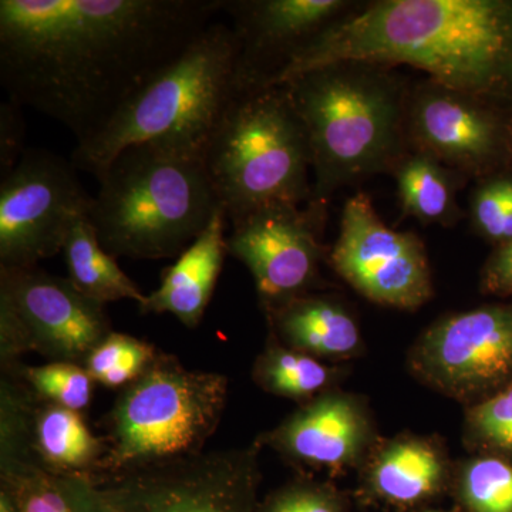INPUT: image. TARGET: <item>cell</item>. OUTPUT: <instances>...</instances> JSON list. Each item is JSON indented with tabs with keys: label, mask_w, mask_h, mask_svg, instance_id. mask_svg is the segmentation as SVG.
<instances>
[{
	"label": "cell",
	"mask_w": 512,
	"mask_h": 512,
	"mask_svg": "<svg viewBox=\"0 0 512 512\" xmlns=\"http://www.w3.org/2000/svg\"><path fill=\"white\" fill-rule=\"evenodd\" d=\"M265 315L278 342L322 362L350 359L363 350L355 315L333 296L308 293Z\"/></svg>",
	"instance_id": "cell-18"
},
{
	"label": "cell",
	"mask_w": 512,
	"mask_h": 512,
	"mask_svg": "<svg viewBox=\"0 0 512 512\" xmlns=\"http://www.w3.org/2000/svg\"><path fill=\"white\" fill-rule=\"evenodd\" d=\"M466 439L481 456L512 464V383L493 396L467 407Z\"/></svg>",
	"instance_id": "cell-30"
},
{
	"label": "cell",
	"mask_w": 512,
	"mask_h": 512,
	"mask_svg": "<svg viewBox=\"0 0 512 512\" xmlns=\"http://www.w3.org/2000/svg\"><path fill=\"white\" fill-rule=\"evenodd\" d=\"M33 450L43 470L92 478L107 453L103 436L93 433L82 413L40 399L33 419Z\"/></svg>",
	"instance_id": "cell-20"
},
{
	"label": "cell",
	"mask_w": 512,
	"mask_h": 512,
	"mask_svg": "<svg viewBox=\"0 0 512 512\" xmlns=\"http://www.w3.org/2000/svg\"><path fill=\"white\" fill-rule=\"evenodd\" d=\"M26 126L22 106L13 100H5L0 106V178L15 170L25 156Z\"/></svg>",
	"instance_id": "cell-32"
},
{
	"label": "cell",
	"mask_w": 512,
	"mask_h": 512,
	"mask_svg": "<svg viewBox=\"0 0 512 512\" xmlns=\"http://www.w3.org/2000/svg\"><path fill=\"white\" fill-rule=\"evenodd\" d=\"M69 281L84 296L106 306L123 301L144 302L147 295L124 274L116 258L104 249L89 215L77 218L63 245Z\"/></svg>",
	"instance_id": "cell-22"
},
{
	"label": "cell",
	"mask_w": 512,
	"mask_h": 512,
	"mask_svg": "<svg viewBox=\"0 0 512 512\" xmlns=\"http://www.w3.org/2000/svg\"><path fill=\"white\" fill-rule=\"evenodd\" d=\"M222 0H2L8 99L92 138L151 74L221 13Z\"/></svg>",
	"instance_id": "cell-1"
},
{
	"label": "cell",
	"mask_w": 512,
	"mask_h": 512,
	"mask_svg": "<svg viewBox=\"0 0 512 512\" xmlns=\"http://www.w3.org/2000/svg\"><path fill=\"white\" fill-rule=\"evenodd\" d=\"M18 370L40 400L82 413L92 403L94 383L83 365L49 362L40 366L19 363Z\"/></svg>",
	"instance_id": "cell-29"
},
{
	"label": "cell",
	"mask_w": 512,
	"mask_h": 512,
	"mask_svg": "<svg viewBox=\"0 0 512 512\" xmlns=\"http://www.w3.org/2000/svg\"><path fill=\"white\" fill-rule=\"evenodd\" d=\"M237 35L214 22L128 97L113 119L77 144L72 163L99 177L120 151L148 141L204 156L208 141L239 93Z\"/></svg>",
	"instance_id": "cell-5"
},
{
	"label": "cell",
	"mask_w": 512,
	"mask_h": 512,
	"mask_svg": "<svg viewBox=\"0 0 512 512\" xmlns=\"http://www.w3.org/2000/svg\"><path fill=\"white\" fill-rule=\"evenodd\" d=\"M392 175L403 217L441 227H453L463 218L457 192L468 180L437 158L410 148Z\"/></svg>",
	"instance_id": "cell-21"
},
{
	"label": "cell",
	"mask_w": 512,
	"mask_h": 512,
	"mask_svg": "<svg viewBox=\"0 0 512 512\" xmlns=\"http://www.w3.org/2000/svg\"><path fill=\"white\" fill-rule=\"evenodd\" d=\"M256 441L94 480L99 512H258Z\"/></svg>",
	"instance_id": "cell-9"
},
{
	"label": "cell",
	"mask_w": 512,
	"mask_h": 512,
	"mask_svg": "<svg viewBox=\"0 0 512 512\" xmlns=\"http://www.w3.org/2000/svg\"><path fill=\"white\" fill-rule=\"evenodd\" d=\"M375 439L369 410L353 394L332 389L301 404L275 429L256 439L301 468L336 473L356 466Z\"/></svg>",
	"instance_id": "cell-16"
},
{
	"label": "cell",
	"mask_w": 512,
	"mask_h": 512,
	"mask_svg": "<svg viewBox=\"0 0 512 512\" xmlns=\"http://www.w3.org/2000/svg\"><path fill=\"white\" fill-rule=\"evenodd\" d=\"M461 503L471 512H512V464L503 458H471L458 474Z\"/></svg>",
	"instance_id": "cell-27"
},
{
	"label": "cell",
	"mask_w": 512,
	"mask_h": 512,
	"mask_svg": "<svg viewBox=\"0 0 512 512\" xmlns=\"http://www.w3.org/2000/svg\"><path fill=\"white\" fill-rule=\"evenodd\" d=\"M227 215L218 211L200 237L168 266L156 291L141 303L143 313H170L188 329L204 318L227 258Z\"/></svg>",
	"instance_id": "cell-17"
},
{
	"label": "cell",
	"mask_w": 512,
	"mask_h": 512,
	"mask_svg": "<svg viewBox=\"0 0 512 512\" xmlns=\"http://www.w3.org/2000/svg\"><path fill=\"white\" fill-rule=\"evenodd\" d=\"M511 109L431 79L419 80L410 84L407 97V140L413 150L478 181L507 168Z\"/></svg>",
	"instance_id": "cell-14"
},
{
	"label": "cell",
	"mask_w": 512,
	"mask_h": 512,
	"mask_svg": "<svg viewBox=\"0 0 512 512\" xmlns=\"http://www.w3.org/2000/svg\"><path fill=\"white\" fill-rule=\"evenodd\" d=\"M18 501L19 512H99L96 481L35 468L0 478Z\"/></svg>",
	"instance_id": "cell-25"
},
{
	"label": "cell",
	"mask_w": 512,
	"mask_h": 512,
	"mask_svg": "<svg viewBox=\"0 0 512 512\" xmlns=\"http://www.w3.org/2000/svg\"><path fill=\"white\" fill-rule=\"evenodd\" d=\"M359 3L348 0H222L237 35L241 92L268 87L292 57Z\"/></svg>",
	"instance_id": "cell-15"
},
{
	"label": "cell",
	"mask_w": 512,
	"mask_h": 512,
	"mask_svg": "<svg viewBox=\"0 0 512 512\" xmlns=\"http://www.w3.org/2000/svg\"><path fill=\"white\" fill-rule=\"evenodd\" d=\"M448 463L437 444L420 437H399L373 454L367 468L370 493L394 507L430 500L446 485Z\"/></svg>",
	"instance_id": "cell-19"
},
{
	"label": "cell",
	"mask_w": 512,
	"mask_h": 512,
	"mask_svg": "<svg viewBox=\"0 0 512 512\" xmlns=\"http://www.w3.org/2000/svg\"><path fill=\"white\" fill-rule=\"evenodd\" d=\"M338 375L336 367L282 345L271 333L252 367L256 386L299 404L311 402L320 394L335 389L333 384Z\"/></svg>",
	"instance_id": "cell-23"
},
{
	"label": "cell",
	"mask_w": 512,
	"mask_h": 512,
	"mask_svg": "<svg viewBox=\"0 0 512 512\" xmlns=\"http://www.w3.org/2000/svg\"><path fill=\"white\" fill-rule=\"evenodd\" d=\"M258 512H348V507L332 485L299 478L266 497Z\"/></svg>",
	"instance_id": "cell-31"
},
{
	"label": "cell",
	"mask_w": 512,
	"mask_h": 512,
	"mask_svg": "<svg viewBox=\"0 0 512 512\" xmlns=\"http://www.w3.org/2000/svg\"><path fill=\"white\" fill-rule=\"evenodd\" d=\"M97 181L89 220L114 258H178L222 210L204 156L173 144L124 148Z\"/></svg>",
	"instance_id": "cell-4"
},
{
	"label": "cell",
	"mask_w": 512,
	"mask_h": 512,
	"mask_svg": "<svg viewBox=\"0 0 512 512\" xmlns=\"http://www.w3.org/2000/svg\"><path fill=\"white\" fill-rule=\"evenodd\" d=\"M72 161L28 148L12 173L0 178V269L30 268L62 252L77 218L93 197Z\"/></svg>",
	"instance_id": "cell-10"
},
{
	"label": "cell",
	"mask_w": 512,
	"mask_h": 512,
	"mask_svg": "<svg viewBox=\"0 0 512 512\" xmlns=\"http://www.w3.org/2000/svg\"><path fill=\"white\" fill-rule=\"evenodd\" d=\"M326 205L272 202L231 222L228 254L247 266L265 313L312 293L325 258Z\"/></svg>",
	"instance_id": "cell-12"
},
{
	"label": "cell",
	"mask_w": 512,
	"mask_h": 512,
	"mask_svg": "<svg viewBox=\"0 0 512 512\" xmlns=\"http://www.w3.org/2000/svg\"><path fill=\"white\" fill-rule=\"evenodd\" d=\"M228 387L227 376L187 369L160 350L104 419L107 453L93 480L204 453L224 416Z\"/></svg>",
	"instance_id": "cell-7"
},
{
	"label": "cell",
	"mask_w": 512,
	"mask_h": 512,
	"mask_svg": "<svg viewBox=\"0 0 512 512\" xmlns=\"http://www.w3.org/2000/svg\"><path fill=\"white\" fill-rule=\"evenodd\" d=\"M507 170L512 171V109L510 111V120H508V160Z\"/></svg>",
	"instance_id": "cell-34"
},
{
	"label": "cell",
	"mask_w": 512,
	"mask_h": 512,
	"mask_svg": "<svg viewBox=\"0 0 512 512\" xmlns=\"http://www.w3.org/2000/svg\"><path fill=\"white\" fill-rule=\"evenodd\" d=\"M410 370L450 399L473 406L512 383V303L451 313L409 353Z\"/></svg>",
	"instance_id": "cell-11"
},
{
	"label": "cell",
	"mask_w": 512,
	"mask_h": 512,
	"mask_svg": "<svg viewBox=\"0 0 512 512\" xmlns=\"http://www.w3.org/2000/svg\"><path fill=\"white\" fill-rule=\"evenodd\" d=\"M480 289L498 298L512 296V239L494 248L481 269Z\"/></svg>",
	"instance_id": "cell-33"
},
{
	"label": "cell",
	"mask_w": 512,
	"mask_h": 512,
	"mask_svg": "<svg viewBox=\"0 0 512 512\" xmlns=\"http://www.w3.org/2000/svg\"><path fill=\"white\" fill-rule=\"evenodd\" d=\"M342 60L409 66L512 107V0H376L357 5L286 64L272 86Z\"/></svg>",
	"instance_id": "cell-2"
},
{
	"label": "cell",
	"mask_w": 512,
	"mask_h": 512,
	"mask_svg": "<svg viewBox=\"0 0 512 512\" xmlns=\"http://www.w3.org/2000/svg\"><path fill=\"white\" fill-rule=\"evenodd\" d=\"M329 262L346 284L377 305L414 311L433 298L423 241L413 232L387 227L365 192L343 205Z\"/></svg>",
	"instance_id": "cell-13"
},
{
	"label": "cell",
	"mask_w": 512,
	"mask_h": 512,
	"mask_svg": "<svg viewBox=\"0 0 512 512\" xmlns=\"http://www.w3.org/2000/svg\"><path fill=\"white\" fill-rule=\"evenodd\" d=\"M18 365L2 367L0 373V478L42 468L33 450L39 397L20 376Z\"/></svg>",
	"instance_id": "cell-24"
},
{
	"label": "cell",
	"mask_w": 512,
	"mask_h": 512,
	"mask_svg": "<svg viewBox=\"0 0 512 512\" xmlns=\"http://www.w3.org/2000/svg\"><path fill=\"white\" fill-rule=\"evenodd\" d=\"M111 322L104 305L39 266L0 269V367L26 353L83 365Z\"/></svg>",
	"instance_id": "cell-8"
},
{
	"label": "cell",
	"mask_w": 512,
	"mask_h": 512,
	"mask_svg": "<svg viewBox=\"0 0 512 512\" xmlns=\"http://www.w3.org/2000/svg\"><path fill=\"white\" fill-rule=\"evenodd\" d=\"M158 353L160 350L147 340L113 330L92 350L83 366L94 383L123 390L150 369Z\"/></svg>",
	"instance_id": "cell-26"
},
{
	"label": "cell",
	"mask_w": 512,
	"mask_h": 512,
	"mask_svg": "<svg viewBox=\"0 0 512 512\" xmlns=\"http://www.w3.org/2000/svg\"><path fill=\"white\" fill-rule=\"evenodd\" d=\"M470 224L495 247L512 239V171L501 170L477 181L470 195Z\"/></svg>",
	"instance_id": "cell-28"
},
{
	"label": "cell",
	"mask_w": 512,
	"mask_h": 512,
	"mask_svg": "<svg viewBox=\"0 0 512 512\" xmlns=\"http://www.w3.org/2000/svg\"><path fill=\"white\" fill-rule=\"evenodd\" d=\"M312 153L313 202L328 205L340 188L392 174L410 150V83L397 67L342 60L285 83Z\"/></svg>",
	"instance_id": "cell-3"
},
{
	"label": "cell",
	"mask_w": 512,
	"mask_h": 512,
	"mask_svg": "<svg viewBox=\"0 0 512 512\" xmlns=\"http://www.w3.org/2000/svg\"><path fill=\"white\" fill-rule=\"evenodd\" d=\"M204 161L229 222L272 202L311 200V146L284 84L239 93L212 133Z\"/></svg>",
	"instance_id": "cell-6"
}]
</instances>
